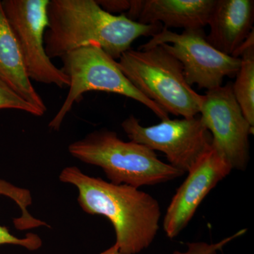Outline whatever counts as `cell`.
I'll return each instance as SVG.
<instances>
[{
  "label": "cell",
  "instance_id": "obj_6",
  "mask_svg": "<svg viewBox=\"0 0 254 254\" xmlns=\"http://www.w3.org/2000/svg\"><path fill=\"white\" fill-rule=\"evenodd\" d=\"M162 45L184 68L186 81L207 91L222 86L224 78L234 77L240 69L241 58L215 49L206 39L204 30H187L177 33L168 28L152 36L140 49Z\"/></svg>",
  "mask_w": 254,
  "mask_h": 254
},
{
  "label": "cell",
  "instance_id": "obj_12",
  "mask_svg": "<svg viewBox=\"0 0 254 254\" xmlns=\"http://www.w3.org/2000/svg\"><path fill=\"white\" fill-rule=\"evenodd\" d=\"M253 0H216L209 18L208 43L224 54L235 57L254 31Z\"/></svg>",
  "mask_w": 254,
  "mask_h": 254
},
{
  "label": "cell",
  "instance_id": "obj_15",
  "mask_svg": "<svg viewBox=\"0 0 254 254\" xmlns=\"http://www.w3.org/2000/svg\"><path fill=\"white\" fill-rule=\"evenodd\" d=\"M0 195L11 198L21 210L19 218H15L14 226L18 230H26L41 226H48L46 222L33 218L28 213L27 207L32 203V198L29 190L11 185L9 182L0 179Z\"/></svg>",
  "mask_w": 254,
  "mask_h": 254
},
{
  "label": "cell",
  "instance_id": "obj_4",
  "mask_svg": "<svg viewBox=\"0 0 254 254\" xmlns=\"http://www.w3.org/2000/svg\"><path fill=\"white\" fill-rule=\"evenodd\" d=\"M119 60V68L132 84L167 113L184 118L199 114L203 95L187 83L182 64L162 45L127 50Z\"/></svg>",
  "mask_w": 254,
  "mask_h": 254
},
{
  "label": "cell",
  "instance_id": "obj_3",
  "mask_svg": "<svg viewBox=\"0 0 254 254\" xmlns=\"http://www.w3.org/2000/svg\"><path fill=\"white\" fill-rule=\"evenodd\" d=\"M68 152L83 163L99 167L114 185L139 189L175 180L183 172L164 163L155 151L136 142H125L116 132L101 129L68 145Z\"/></svg>",
  "mask_w": 254,
  "mask_h": 254
},
{
  "label": "cell",
  "instance_id": "obj_11",
  "mask_svg": "<svg viewBox=\"0 0 254 254\" xmlns=\"http://www.w3.org/2000/svg\"><path fill=\"white\" fill-rule=\"evenodd\" d=\"M216 0H131L126 16L143 24L163 28L203 29Z\"/></svg>",
  "mask_w": 254,
  "mask_h": 254
},
{
  "label": "cell",
  "instance_id": "obj_5",
  "mask_svg": "<svg viewBox=\"0 0 254 254\" xmlns=\"http://www.w3.org/2000/svg\"><path fill=\"white\" fill-rule=\"evenodd\" d=\"M64 73L69 78V91L59 111L50 121L51 129L58 131L73 105L88 91H98L124 95L151 110L158 118L168 120L169 114L147 98L119 68L118 62L96 45L81 47L61 57Z\"/></svg>",
  "mask_w": 254,
  "mask_h": 254
},
{
  "label": "cell",
  "instance_id": "obj_7",
  "mask_svg": "<svg viewBox=\"0 0 254 254\" xmlns=\"http://www.w3.org/2000/svg\"><path fill=\"white\" fill-rule=\"evenodd\" d=\"M130 141L162 152L168 164L188 173L212 146V136L200 117L163 120L153 126H142L133 115L122 123Z\"/></svg>",
  "mask_w": 254,
  "mask_h": 254
},
{
  "label": "cell",
  "instance_id": "obj_10",
  "mask_svg": "<svg viewBox=\"0 0 254 254\" xmlns=\"http://www.w3.org/2000/svg\"><path fill=\"white\" fill-rule=\"evenodd\" d=\"M232 170L227 159L212 145L190 168L172 198L163 222L167 237L175 238L186 228L205 197Z\"/></svg>",
  "mask_w": 254,
  "mask_h": 254
},
{
  "label": "cell",
  "instance_id": "obj_16",
  "mask_svg": "<svg viewBox=\"0 0 254 254\" xmlns=\"http://www.w3.org/2000/svg\"><path fill=\"white\" fill-rule=\"evenodd\" d=\"M21 110L34 116H43V114L34 106L23 99L0 78V110Z\"/></svg>",
  "mask_w": 254,
  "mask_h": 254
},
{
  "label": "cell",
  "instance_id": "obj_19",
  "mask_svg": "<svg viewBox=\"0 0 254 254\" xmlns=\"http://www.w3.org/2000/svg\"><path fill=\"white\" fill-rule=\"evenodd\" d=\"M96 1L105 11L110 14L128 11L131 6L130 1L127 0H102Z\"/></svg>",
  "mask_w": 254,
  "mask_h": 254
},
{
  "label": "cell",
  "instance_id": "obj_20",
  "mask_svg": "<svg viewBox=\"0 0 254 254\" xmlns=\"http://www.w3.org/2000/svg\"><path fill=\"white\" fill-rule=\"evenodd\" d=\"M100 254H120V252H119V249L118 246L116 245H114L110 247V248H108V250L104 251V252H102Z\"/></svg>",
  "mask_w": 254,
  "mask_h": 254
},
{
  "label": "cell",
  "instance_id": "obj_18",
  "mask_svg": "<svg viewBox=\"0 0 254 254\" xmlns=\"http://www.w3.org/2000/svg\"><path fill=\"white\" fill-rule=\"evenodd\" d=\"M12 245L21 246L28 251H36L41 248L43 241L34 233H28L26 237L18 238L10 233L7 227L0 226V245Z\"/></svg>",
  "mask_w": 254,
  "mask_h": 254
},
{
  "label": "cell",
  "instance_id": "obj_17",
  "mask_svg": "<svg viewBox=\"0 0 254 254\" xmlns=\"http://www.w3.org/2000/svg\"><path fill=\"white\" fill-rule=\"evenodd\" d=\"M247 231V229H242L240 231L237 232L231 236L226 237L218 243L208 244L203 242L188 243L186 252H181L176 251L173 254H218L219 251L222 250L225 245L235 239L245 235Z\"/></svg>",
  "mask_w": 254,
  "mask_h": 254
},
{
  "label": "cell",
  "instance_id": "obj_2",
  "mask_svg": "<svg viewBox=\"0 0 254 254\" xmlns=\"http://www.w3.org/2000/svg\"><path fill=\"white\" fill-rule=\"evenodd\" d=\"M59 180L77 189L78 203L85 213L109 220L120 254H138L153 243L160 229L161 210L149 193L89 176L76 166L63 169Z\"/></svg>",
  "mask_w": 254,
  "mask_h": 254
},
{
  "label": "cell",
  "instance_id": "obj_8",
  "mask_svg": "<svg viewBox=\"0 0 254 254\" xmlns=\"http://www.w3.org/2000/svg\"><path fill=\"white\" fill-rule=\"evenodd\" d=\"M50 0H4L3 11L22 54L30 79L69 86V78L46 54L44 35L48 28Z\"/></svg>",
  "mask_w": 254,
  "mask_h": 254
},
{
  "label": "cell",
  "instance_id": "obj_1",
  "mask_svg": "<svg viewBox=\"0 0 254 254\" xmlns=\"http://www.w3.org/2000/svg\"><path fill=\"white\" fill-rule=\"evenodd\" d=\"M48 19L44 45L50 59L96 45L119 60L137 38L153 36L163 28L132 21L125 14H110L94 0H50Z\"/></svg>",
  "mask_w": 254,
  "mask_h": 254
},
{
  "label": "cell",
  "instance_id": "obj_9",
  "mask_svg": "<svg viewBox=\"0 0 254 254\" xmlns=\"http://www.w3.org/2000/svg\"><path fill=\"white\" fill-rule=\"evenodd\" d=\"M200 119L212 136V145L232 170H245L250 160L251 126L235 99L232 83H227L203 95Z\"/></svg>",
  "mask_w": 254,
  "mask_h": 254
},
{
  "label": "cell",
  "instance_id": "obj_14",
  "mask_svg": "<svg viewBox=\"0 0 254 254\" xmlns=\"http://www.w3.org/2000/svg\"><path fill=\"white\" fill-rule=\"evenodd\" d=\"M240 69L236 74L232 91L245 118L254 126V43L241 55Z\"/></svg>",
  "mask_w": 254,
  "mask_h": 254
},
{
  "label": "cell",
  "instance_id": "obj_13",
  "mask_svg": "<svg viewBox=\"0 0 254 254\" xmlns=\"http://www.w3.org/2000/svg\"><path fill=\"white\" fill-rule=\"evenodd\" d=\"M0 78L23 100L44 115L47 107L32 84L21 50L0 1Z\"/></svg>",
  "mask_w": 254,
  "mask_h": 254
}]
</instances>
